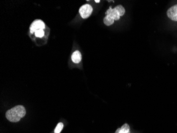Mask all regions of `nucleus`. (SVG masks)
<instances>
[{
  "instance_id": "f257e3e1",
  "label": "nucleus",
  "mask_w": 177,
  "mask_h": 133,
  "mask_svg": "<svg viewBox=\"0 0 177 133\" xmlns=\"http://www.w3.org/2000/svg\"><path fill=\"white\" fill-rule=\"evenodd\" d=\"M125 13V9L121 5H117L113 9L110 7L106 12L107 15L103 19V23L106 26H111L114 23L115 20H118L120 17L123 16Z\"/></svg>"
},
{
  "instance_id": "f03ea898",
  "label": "nucleus",
  "mask_w": 177,
  "mask_h": 133,
  "mask_svg": "<svg viewBox=\"0 0 177 133\" xmlns=\"http://www.w3.org/2000/svg\"><path fill=\"white\" fill-rule=\"evenodd\" d=\"M26 114V109L23 105H18L7 110L5 113V117L10 122H17L25 117Z\"/></svg>"
},
{
  "instance_id": "7ed1b4c3",
  "label": "nucleus",
  "mask_w": 177,
  "mask_h": 133,
  "mask_svg": "<svg viewBox=\"0 0 177 133\" xmlns=\"http://www.w3.org/2000/svg\"><path fill=\"white\" fill-rule=\"evenodd\" d=\"M93 11L92 6L88 4L83 5L80 8L79 13L80 16L83 19H86L91 16Z\"/></svg>"
},
{
  "instance_id": "20e7f679",
  "label": "nucleus",
  "mask_w": 177,
  "mask_h": 133,
  "mask_svg": "<svg viewBox=\"0 0 177 133\" xmlns=\"http://www.w3.org/2000/svg\"><path fill=\"white\" fill-rule=\"evenodd\" d=\"M45 28V25L42 20L39 19L36 20L31 25L30 27V33H33L34 32L35 33L36 31L40 30V29L43 30Z\"/></svg>"
},
{
  "instance_id": "39448f33",
  "label": "nucleus",
  "mask_w": 177,
  "mask_h": 133,
  "mask_svg": "<svg viewBox=\"0 0 177 133\" xmlns=\"http://www.w3.org/2000/svg\"><path fill=\"white\" fill-rule=\"evenodd\" d=\"M167 14L169 19L177 21V5L170 7L167 12Z\"/></svg>"
},
{
  "instance_id": "423d86ee",
  "label": "nucleus",
  "mask_w": 177,
  "mask_h": 133,
  "mask_svg": "<svg viewBox=\"0 0 177 133\" xmlns=\"http://www.w3.org/2000/svg\"><path fill=\"white\" fill-rule=\"evenodd\" d=\"M72 60L74 63H79L80 61H81L82 56L81 54L79 51H75L73 53L72 56H71Z\"/></svg>"
},
{
  "instance_id": "0eeeda50",
  "label": "nucleus",
  "mask_w": 177,
  "mask_h": 133,
  "mask_svg": "<svg viewBox=\"0 0 177 133\" xmlns=\"http://www.w3.org/2000/svg\"><path fill=\"white\" fill-rule=\"evenodd\" d=\"M115 133H130V127L127 123L123 124L120 128L117 129Z\"/></svg>"
},
{
  "instance_id": "6e6552de",
  "label": "nucleus",
  "mask_w": 177,
  "mask_h": 133,
  "mask_svg": "<svg viewBox=\"0 0 177 133\" xmlns=\"http://www.w3.org/2000/svg\"><path fill=\"white\" fill-rule=\"evenodd\" d=\"M64 127V124L62 122H59L57 126H56V128L55 129L54 131V133H61L62 129Z\"/></svg>"
},
{
  "instance_id": "1a4fd4ad",
  "label": "nucleus",
  "mask_w": 177,
  "mask_h": 133,
  "mask_svg": "<svg viewBox=\"0 0 177 133\" xmlns=\"http://www.w3.org/2000/svg\"><path fill=\"white\" fill-rule=\"evenodd\" d=\"M45 32L44 31L40 29V30H38V31H36L35 32V36L37 38H42L44 36Z\"/></svg>"
},
{
  "instance_id": "9d476101",
  "label": "nucleus",
  "mask_w": 177,
  "mask_h": 133,
  "mask_svg": "<svg viewBox=\"0 0 177 133\" xmlns=\"http://www.w3.org/2000/svg\"><path fill=\"white\" fill-rule=\"evenodd\" d=\"M95 2H96V3L100 2V0H98V1H97V0H96V1H95Z\"/></svg>"
}]
</instances>
